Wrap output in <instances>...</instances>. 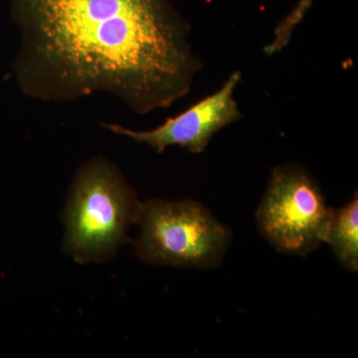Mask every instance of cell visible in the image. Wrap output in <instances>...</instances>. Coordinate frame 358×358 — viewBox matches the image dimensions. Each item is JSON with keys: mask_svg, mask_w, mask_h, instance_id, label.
<instances>
[{"mask_svg": "<svg viewBox=\"0 0 358 358\" xmlns=\"http://www.w3.org/2000/svg\"><path fill=\"white\" fill-rule=\"evenodd\" d=\"M241 77L239 71L232 73L217 92L176 117H169L157 128L134 131L115 124H103V128L128 136L136 143H145L159 154L173 145L186 148L192 154H201L214 134L242 117L234 99Z\"/></svg>", "mask_w": 358, "mask_h": 358, "instance_id": "obj_5", "label": "cell"}, {"mask_svg": "<svg viewBox=\"0 0 358 358\" xmlns=\"http://www.w3.org/2000/svg\"><path fill=\"white\" fill-rule=\"evenodd\" d=\"M339 263L348 270L358 268V199L357 194L338 210H334L326 241Z\"/></svg>", "mask_w": 358, "mask_h": 358, "instance_id": "obj_6", "label": "cell"}, {"mask_svg": "<svg viewBox=\"0 0 358 358\" xmlns=\"http://www.w3.org/2000/svg\"><path fill=\"white\" fill-rule=\"evenodd\" d=\"M138 219L141 232L136 252L145 262L212 268L227 251L228 230L199 202L150 200L141 205Z\"/></svg>", "mask_w": 358, "mask_h": 358, "instance_id": "obj_3", "label": "cell"}, {"mask_svg": "<svg viewBox=\"0 0 358 358\" xmlns=\"http://www.w3.org/2000/svg\"><path fill=\"white\" fill-rule=\"evenodd\" d=\"M141 204L121 174L95 159L78 173L67 214V248L81 261L103 258L124 241Z\"/></svg>", "mask_w": 358, "mask_h": 358, "instance_id": "obj_2", "label": "cell"}, {"mask_svg": "<svg viewBox=\"0 0 358 358\" xmlns=\"http://www.w3.org/2000/svg\"><path fill=\"white\" fill-rule=\"evenodd\" d=\"M313 2V0H300L293 10L277 25L273 33L272 41L264 49L266 55H274L288 46L294 30L307 15Z\"/></svg>", "mask_w": 358, "mask_h": 358, "instance_id": "obj_7", "label": "cell"}, {"mask_svg": "<svg viewBox=\"0 0 358 358\" xmlns=\"http://www.w3.org/2000/svg\"><path fill=\"white\" fill-rule=\"evenodd\" d=\"M333 211L307 171L281 166L273 171L257 222L262 236L278 251L306 256L326 241Z\"/></svg>", "mask_w": 358, "mask_h": 358, "instance_id": "obj_4", "label": "cell"}, {"mask_svg": "<svg viewBox=\"0 0 358 358\" xmlns=\"http://www.w3.org/2000/svg\"><path fill=\"white\" fill-rule=\"evenodd\" d=\"M13 17L14 73L33 99L103 92L145 115L187 95L203 67L189 26L166 0H14Z\"/></svg>", "mask_w": 358, "mask_h": 358, "instance_id": "obj_1", "label": "cell"}]
</instances>
